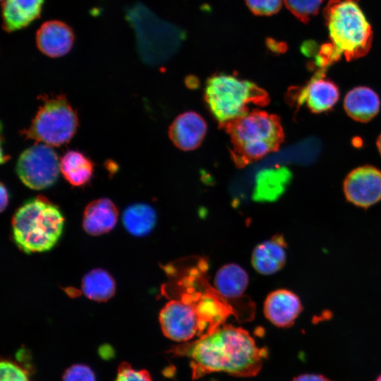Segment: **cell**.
<instances>
[{
  "instance_id": "e0dca14e",
  "label": "cell",
  "mask_w": 381,
  "mask_h": 381,
  "mask_svg": "<svg viewBox=\"0 0 381 381\" xmlns=\"http://www.w3.org/2000/svg\"><path fill=\"white\" fill-rule=\"evenodd\" d=\"M380 99L371 88L358 86L347 92L344 100V109L352 119L366 123L379 112Z\"/></svg>"
},
{
  "instance_id": "7c38bea8",
  "label": "cell",
  "mask_w": 381,
  "mask_h": 381,
  "mask_svg": "<svg viewBox=\"0 0 381 381\" xmlns=\"http://www.w3.org/2000/svg\"><path fill=\"white\" fill-rule=\"evenodd\" d=\"M287 244L282 234L258 244L253 250L251 264L262 275H271L281 270L286 262Z\"/></svg>"
},
{
  "instance_id": "2e32d148",
  "label": "cell",
  "mask_w": 381,
  "mask_h": 381,
  "mask_svg": "<svg viewBox=\"0 0 381 381\" xmlns=\"http://www.w3.org/2000/svg\"><path fill=\"white\" fill-rule=\"evenodd\" d=\"M44 0H5L3 28L8 32L28 27L40 16Z\"/></svg>"
},
{
  "instance_id": "7a4b0ae2",
  "label": "cell",
  "mask_w": 381,
  "mask_h": 381,
  "mask_svg": "<svg viewBox=\"0 0 381 381\" xmlns=\"http://www.w3.org/2000/svg\"><path fill=\"white\" fill-rule=\"evenodd\" d=\"M170 351L190 358L194 379L214 372L254 376L267 356V350L259 348L248 331L226 324L196 339L175 346Z\"/></svg>"
},
{
  "instance_id": "f1b7e54d",
  "label": "cell",
  "mask_w": 381,
  "mask_h": 381,
  "mask_svg": "<svg viewBox=\"0 0 381 381\" xmlns=\"http://www.w3.org/2000/svg\"><path fill=\"white\" fill-rule=\"evenodd\" d=\"M9 201V194L5 185L1 183V211L3 212L8 206Z\"/></svg>"
},
{
  "instance_id": "d6986e66",
  "label": "cell",
  "mask_w": 381,
  "mask_h": 381,
  "mask_svg": "<svg viewBox=\"0 0 381 381\" xmlns=\"http://www.w3.org/2000/svg\"><path fill=\"white\" fill-rule=\"evenodd\" d=\"M60 171L71 185L83 186L90 181L94 171V164L83 153L77 150H68L60 160Z\"/></svg>"
},
{
  "instance_id": "f546056e",
  "label": "cell",
  "mask_w": 381,
  "mask_h": 381,
  "mask_svg": "<svg viewBox=\"0 0 381 381\" xmlns=\"http://www.w3.org/2000/svg\"><path fill=\"white\" fill-rule=\"evenodd\" d=\"M267 45L268 48L275 52H282L286 49V45L282 42H278L272 39L267 40Z\"/></svg>"
},
{
  "instance_id": "5b68a950",
  "label": "cell",
  "mask_w": 381,
  "mask_h": 381,
  "mask_svg": "<svg viewBox=\"0 0 381 381\" xmlns=\"http://www.w3.org/2000/svg\"><path fill=\"white\" fill-rule=\"evenodd\" d=\"M229 125L235 152L241 162L262 158L277 150L283 141L279 119L265 111L248 112Z\"/></svg>"
},
{
  "instance_id": "6da1fadb",
  "label": "cell",
  "mask_w": 381,
  "mask_h": 381,
  "mask_svg": "<svg viewBox=\"0 0 381 381\" xmlns=\"http://www.w3.org/2000/svg\"><path fill=\"white\" fill-rule=\"evenodd\" d=\"M207 268V261L199 258L164 267L169 280L163 292L171 294L159 321L167 338L190 341L224 325L229 316H236L233 306L208 282Z\"/></svg>"
},
{
  "instance_id": "5bb4252c",
  "label": "cell",
  "mask_w": 381,
  "mask_h": 381,
  "mask_svg": "<svg viewBox=\"0 0 381 381\" xmlns=\"http://www.w3.org/2000/svg\"><path fill=\"white\" fill-rule=\"evenodd\" d=\"M207 131L203 118L193 111L179 115L172 123L169 134L175 145L183 150L196 148L202 141Z\"/></svg>"
},
{
  "instance_id": "603a6c76",
  "label": "cell",
  "mask_w": 381,
  "mask_h": 381,
  "mask_svg": "<svg viewBox=\"0 0 381 381\" xmlns=\"http://www.w3.org/2000/svg\"><path fill=\"white\" fill-rule=\"evenodd\" d=\"M287 9L301 22L307 23L319 11L324 0H283Z\"/></svg>"
},
{
  "instance_id": "ffe728a7",
  "label": "cell",
  "mask_w": 381,
  "mask_h": 381,
  "mask_svg": "<svg viewBox=\"0 0 381 381\" xmlns=\"http://www.w3.org/2000/svg\"><path fill=\"white\" fill-rule=\"evenodd\" d=\"M157 219L155 210L145 203H135L128 206L122 215L126 229L138 237L148 235L155 228Z\"/></svg>"
},
{
  "instance_id": "7402d4cb",
  "label": "cell",
  "mask_w": 381,
  "mask_h": 381,
  "mask_svg": "<svg viewBox=\"0 0 381 381\" xmlns=\"http://www.w3.org/2000/svg\"><path fill=\"white\" fill-rule=\"evenodd\" d=\"M280 174L274 170L262 172L256 181L253 198L256 201L270 202L275 200L284 190L283 181Z\"/></svg>"
},
{
  "instance_id": "ac0fdd59",
  "label": "cell",
  "mask_w": 381,
  "mask_h": 381,
  "mask_svg": "<svg viewBox=\"0 0 381 381\" xmlns=\"http://www.w3.org/2000/svg\"><path fill=\"white\" fill-rule=\"evenodd\" d=\"M338 86L323 77L312 80L301 97L310 111L320 114L330 110L339 99Z\"/></svg>"
},
{
  "instance_id": "9a60e30c",
  "label": "cell",
  "mask_w": 381,
  "mask_h": 381,
  "mask_svg": "<svg viewBox=\"0 0 381 381\" xmlns=\"http://www.w3.org/2000/svg\"><path fill=\"white\" fill-rule=\"evenodd\" d=\"M118 210L108 198H99L90 202L83 217L84 230L92 236H99L112 230L116 224Z\"/></svg>"
},
{
  "instance_id": "cb8c5ba5",
  "label": "cell",
  "mask_w": 381,
  "mask_h": 381,
  "mask_svg": "<svg viewBox=\"0 0 381 381\" xmlns=\"http://www.w3.org/2000/svg\"><path fill=\"white\" fill-rule=\"evenodd\" d=\"M248 9L255 16H269L277 13L283 0H244Z\"/></svg>"
},
{
  "instance_id": "d4e9b609",
  "label": "cell",
  "mask_w": 381,
  "mask_h": 381,
  "mask_svg": "<svg viewBox=\"0 0 381 381\" xmlns=\"http://www.w3.org/2000/svg\"><path fill=\"white\" fill-rule=\"evenodd\" d=\"M0 381H30L27 372L18 364L1 361L0 365Z\"/></svg>"
},
{
  "instance_id": "484cf974",
  "label": "cell",
  "mask_w": 381,
  "mask_h": 381,
  "mask_svg": "<svg viewBox=\"0 0 381 381\" xmlns=\"http://www.w3.org/2000/svg\"><path fill=\"white\" fill-rule=\"evenodd\" d=\"M114 381H152V379L147 370H135L130 364L123 362L119 367Z\"/></svg>"
},
{
  "instance_id": "52a82bcc",
  "label": "cell",
  "mask_w": 381,
  "mask_h": 381,
  "mask_svg": "<svg viewBox=\"0 0 381 381\" xmlns=\"http://www.w3.org/2000/svg\"><path fill=\"white\" fill-rule=\"evenodd\" d=\"M78 125L77 114L64 95L46 96L23 134L37 142L60 146L71 140Z\"/></svg>"
},
{
  "instance_id": "30bf717a",
  "label": "cell",
  "mask_w": 381,
  "mask_h": 381,
  "mask_svg": "<svg viewBox=\"0 0 381 381\" xmlns=\"http://www.w3.org/2000/svg\"><path fill=\"white\" fill-rule=\"evenodd\" d=\"M303 309L299 296L286 289H278L270 293L263 305L265 317L281 328L292 326Z\"/></svg>"
},
{
  "instance_id": "9c48e42d",
  "label": "cell",
  "mask_w": 381,
  "mask_h": 381,
  "mask_svg": "<svg viewBox=\"0 0 381 381\" xmlns=\"http://www.w3.org/2000/svg\"><path fill=\"white\" fill-rule=\"evenodd\" d=\"M343 190L349 202L367 209L381 200V171L371 165L354 169L346 176Z\"/></svg>"
},
{
  "instance_id": "4316f807",
  "label": "cell",
  "mask_w": 381,
  "mask_h": 381,
  "mask_svg": "<svg viewBox=\"0 0 381 381\" xmlns=\"http://www.w3.org/2000/svg\"><path fill=\"white\" fill-rule=\"evenodd\" d=\"M62 381H95V376L88 366L76 364L65 371Z\"/></svg>"
},
{
  "instance_id": "4fadbf2b",
  "label": "cell",
  "mask_w": 381,
  "mask_h": 381,
  "mask_svg": "<svg viewBox=\"0 0 381 381\" xmlns=\"http://www.w3.org/2000/svg\"><path fill=\"white\" fill-rule=\"evenodd\" d=\"M249 276L240 265L229 263L222 266L216 272L214 287L234 308L239 317L237 305L248 288Z\"/></svg>"
},
{
  "instance_id": "3957f363",
  "label": "cell",
  "mask_w": 381,
  "mask_h": 381,
  "mask_svg": "<svg viewBox=\"0 0 381 381\" xmlns=\"http://www.w3.org/2000/svg\"><path fill=\"white\" fill-rule=\"evenodd\" d=\"M14 242L25 253L51 250L59 240L64 217L58 207L42 195L26 200L14 213Z\"/></svg>"
},
{
  "instance_id": "4dcf8cb0",
  "label": "cell",
  "mask_w": 381,
  "mask_h": 381,
  "mask_svg": "<svg viewBox=\"0 0 381 381\" xmlns=\"http://www.w3.org/2000/svg\"><path fill=\"white\" fill-rule=\"evenodd\" d=\"M376 145H377V150L381 155V133L379 135L377 139Z\"/></svg>"
},
{
  "instance_id": "44dd1931",
  "label": "cell",
  "mask_w": 381,
  "mask_h": 381,
  "mask_svg": "<svg viewBox=\"0 0 381 381\" xmlns=\"http://www.w3.org/2000/svg\"><path fill=\"white\" fill-rule=\"evenodd\" d=\"M82 289L88 298L101 302L114 296L116 285L114 279L107 271L95 269L84 276Z\"/></svg>"
},
{
  "instance_id": "277c9868",
  "label": "cell",
  "mask_w": 381,
  "mask_h": 381,
  "mask_svg": "<svg viewBox=\"0 0 381 381\" xmlns=\"http://www.w3.org/2000/svg\"><path fill=\"white\" fill-rule=\"evenodd\" d=\"M332 44L351 61L370 49L373 30L356 0H329L323 10Z\"/></svg>"
},
{
  "instance_id": "ba28073f",
  "label": "cell",
  "mask_w": 381,
  "mask_h": 381,
  "mask_svg": "<svg viewBox=\"0 0 381 381\" xmlns=\"http://www.w3.org/2000/svg\"><path fill=\"white\" fill-rule=\"evenodd\" d=\"M16 170L26 186L34 190H42L53 186L57 181L60 161L51 145L39 143L21 153Z\"/></svg>"
},
{
  "instance_id": "83f0119b",
  "label": "cell",
  "mask_w": 381,
  "mask_h": 381,
  "mask_svg": "<svg viewBox=\"0 0 381 381\" xmlns=\"http://www.w3.org/2000/svg\"><path fill=\"white\" fill-rule=\"evenodd\" d=\"M292 381H332L326 377L316 374H303L295 377Z\"/></svg>"
},
{
  "instance_id": "8992f818",
  "label": "cell",
  "mask_w": 381,
  "mask_h": 381,
  "mask_svg": "<svg viewBox=\"0 0 381 381\" xmlns=\"http://www.w3.org/2000/svg\"><path fill=\"white\" fill-rule=\"evenodd\" d=\"M205 97L210 112L220 123L230 124L248 111L252 104L266 101V95L250 81L220 73L207 82Z\"/></svg>"
},
{
  "instance_id": "8fae6325",
  "label": "cell",
  "mask_w": 381,
  "mask_h": 381,
  "mask_svg": "<svg viewBox=\"0 0 381 381\" xmlns=\"http://www.w3.org/2000/svg\"><path fill=\"white\" fill-rule=\"evenodd\" d=\"M38 49L47 56L58 58L67 54L73 47L75 35L64 22L52 20L44 22L36 32Z\"/></svg>"
},
{
  "instance_id": "d6a6232c",
  "label": "cell",
  "mask_w": 381,
  "mask_h": 381,
  "mask_svg": "<svg viewBox=\"0 0 381 381\" xmlns=\"http://www.w3.org/2000/svg\"><path fill=\"white\" fill-rule=\"evenodd\" d=\"M1 1H5V0H1Z\"/></svg>"
},
{
  "instance_id": "1f68e13d",
  "label": "cell",
  "mask_w": 381,
  "mask_h": 381,
  "mask_svg": "<svg viewBox=\"0 0 381 381\" xmlns=\"http://www.w3.org/2000/svg\"><path fill=\"white\" fill-rule=\"evenodd\" d=\"M375 381H381V375L377 378Z\"/></svg>"
}]
</instances>
